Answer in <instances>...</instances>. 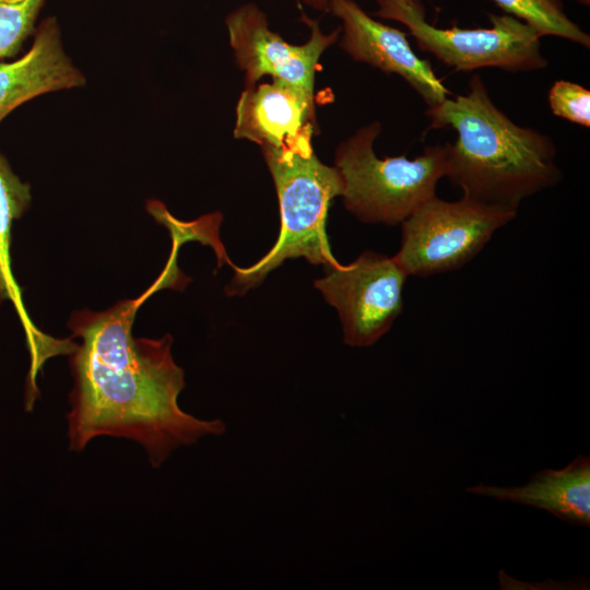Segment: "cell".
Segmentation results:
<instances>
[{"instance_id": "cell-1", "label": "cell", "mask_w": 590, "mask_h": 590, "mask_svg": "<svg viewBox=\"0 0 590 590\" xmlns=\"http://www.w3.org/2000/svg\"><path fill=\"white\" fill-rule=\"evenodd\" d=\"M161 285L103 311L72 314L68 326L81 343L69 355V449L81 451L99 436L131 439L157 468L178 447L225 432L221 420H199L179 408L185 378L172 355V335H132L138 308Z\"/></svg>"}, {"instance_id": "cell-4", "label": "cell", "mask_w": 590, "mask_h": 590, "mask_svg": "<svg viewBox=\"0 0 590 590\" xmlns=\"http://www.w3.org/2000/svg\"><path fill=\"white\" fill-rule=\"evenodd\" d=\"M280 204L281 229L273 248L249 268L235 269L231 294L257 285L290 258H305L327 268L339 264L326 235L331 201L341 197L343 180L335 166L321 163L315 152L300 154L261 148Z\"/></svg>"}, {"instance_id": "cell-3", "label": "cell", "mask_w": 590, "mask_h": 590, "mask_svg": "<svg viewBox=\"0 0 590 590\" xmlns=\"http://www.w3.org/2000/svg\"><path fill=\"white\" fill-rule=\"evenodd\" d=\"M380 132L378 121L358 128L337 146L334 166L346 210L364 223L394 226L436 196L438 181L447 176L448 142L427 145L412 160L379 158L374 143Z\"/></svg>"}, {"instance_id": "cell-7", "label": "cell", "mask_w": 590, "mask_h": 590, "mask_svg": "<svg viewBox=\"0 0 590 590\" xmlns=\"http://www.w3.org/2000/svg\"><path fill=\"white\" fill-rule=\"evenodd\" d=\"M315 281L326 300L338 310L344 342L369 346L387 333L403 309V287L409 276L394 257L370 250L347 266L327 268Z\"/></svg>"}, {"instance_id": "cell-14", "label": "cell", "mask_w": 590, "mask_h": 590, "mask_svg": "<svg viewBox=\"0 0 590 590\" xmlns=\"http://www.w3.org/2000/svg\"><path fill=\"white\" fill-rule=\"evenodd\" d=\"M506 14L533 26L541 37L557 36L590 48V36L564 11L562 0H493Z\"/></svg>"}, {"instance_id": "cell-10", "label": "cell", "mask_w": 590, "mask_h": 590, "mask_svg": "<svg viewBox=\"0 0 590 590\" xmlns=\"http://www.w3.org/2000/svg\"><path fill=\"white\" fill-rule=\"evenodd\" d=\"M317 129L315 96L273 80L244 88L236 105L234 137L284 152L310 154Z\"/></svg>"}, {"instance_id": "cell-17", "label": "cell", "mask_w": 590, "mask_h": 590, "mask_svg": "<svg viewBox=\"0 0 590 590\" xmlns=\"http://www.w3.org/2000/svg\"><path fill=\"white\" fill-rule=\"evenodd\" d=\"M296 2L310 9L328 13L330 0H296Z\"/></svg>"}, {"instance_id": "cell-11", "label": "cell", "mask_w": 590, "mask_h": 590, "mask_svg": "<svg viewBox=\"0 0 590 590\" xmlns=\"http://www.w3.org/2000/svg\"><path fill=\"white\" fill-rule=\"evenodd\" d=\"M84 74L66 54L56 17L42 21L31 48L0 61V122L16 107L43 94L81 87Z\"/></svg>"}, {"instance_id": "cell-18", "label": "cell", "mask_w": 590, "mask_h": 590, "mask_svg": "<svg viewBox=\"0 0 590 590\" xmlns=\"http://www.w3.org/2000/svg\"><path fill=\"white\" fill-rule=\"evenodd\" d=\"M576 1L587 7L590 5V0H576Z\"/></svg>"}, {"instance_id": "cell-2", "label": "cell", "mask_w": 590, "mask_h": 590, "mask_svg": "<svg viewBox=\"0 0 590 590\" xmlns=\"http://www.w3.org/2000/svg\"><path fill=\"white\" fill-rule=\"evenodd\" d=\"M465 94L428 107V130L451 128L447 178L463 197L518 211L521 202L562 180L553 139L514 122L477 74Z\"/></svg>"}, {"instance_id": "cell-16", "label": "cell", "mask_w": 590, "mask_h": 590, "mask_svg": "<svg viewBox=\"0 0 590 590\" xmlns=\"http://www.w3.org/2000/svg\"><path fill=\"white\" fill-rule=\"evenodd\" d=\"M552 113L560 118L590 127V91L580 84L557 80L548 91Z\"/></svg>"}, {"instance_id": "cell-9", "label": "cell", "mask_w": 590, "mask_h": 590, "mask_svg": "<svg viewBox=\"0 0 590 590\" xmlns=\"http://www.w3.org/2000/svg\"><path fill=\"white\" fill-rule=\"evenodd\" d=\"M328 12L342 22L339 45L353 60L401 76L428 107L451 95L430 62L413 51L406 33L376 21L355 0H330Z\"/></svg>"}, {"instance_id": "cell-6", "label": "cell", "mask_w": 590, "mask_h": 590, "mask_svg": "<svg viewBox=\"0 0 590 590\" xmlns=\"http://www.w3.org/2000/svg\"><path fill=\"white\" fill-rule=\"evenodd\" d=\"M516 216L514 209L434 196L401 223V245L393 257L409 276L452 271L472 260Z\"/></svg>"}, {"instance_id": "cell-15", "label": "cell", "mask_w": 590, "mask_h": 590, "mask_svg": "<svg viewBox=\"0 0 590 590\" xmlns=\"http://www.w3.org/2000/svg\"><path fill=\"white\" fill-rule=\"evenodd\" d=\"M46 0H0V61L15 58L35 33Z\"/></svg>"}, {"instance_id": "cell-12", "label": "cell", "mask_w": 590, "mask_h": 590, "mask_svg": "<svg viewBox=\"0 0 590 590\" xmlns=\"http://www.w3.org/2000/svg\"><path fill=\"white\" fill-rule=\"evenodd\" d=\"M32 200L31 186L22 181L0 152V298L11 300L25 331L31 355L27 385L36 386V378L46 361L70 355L76 343L70 339H55L38 330L27 316L22 293L11 267L10 243L13 221L20 219Z\"/></svg>"}, {"instance_id": "cell-5", "label": "cell", "mask_w": 590, "mask_h": 590, "mask_svg": "<svg viewBox=\"0 0 590 590\" xmlns=\"http://www.w3.org/2000/svg\"><path fill=\"white\" fill-rule=\"evenodd\" d=\"M375 16L403 24L417 47L457 71L498 68L531 72L547 67L541 36L527 22L510 14L488 13L491 27L440 28L426 20L422 0H376Z\"/></svg>"}, {"instance_id": "cell-13", "label": "cell", "mask_w": 590, "mask_h": 590, "mask_svg": "<svg viewBox=\"0 0 590 590\" xmlns=\"http://www.w3.org/2000/svg\"><path fill=\"white\" fill-rule=\"evenodd\" d=\"M467 492L544 509L574 526L590 524V458L577 456L560 470L546 469L523 486L476 484Z\"/></svg>"}, {"instance_id": "cell-8", "label": "cell", "mask_w": 590, "mask_h": 590, "mask_svg": "<svg viewBox=\"0 0 590 590\" xmlns=\"http://www.w3.org/2000/svg\"><path fill=\"white\" fill-rule=\"evenodd\" d=\"M309 27L305 44L292 45L269 26L266 13L253 2L240 4L225 19L235 62L245 73L244 88H251L264 75L314 94L315 75L323 51L340 37L341 27L326 34L319 22L302 12Z\"/></svg>"}]
</instances>
